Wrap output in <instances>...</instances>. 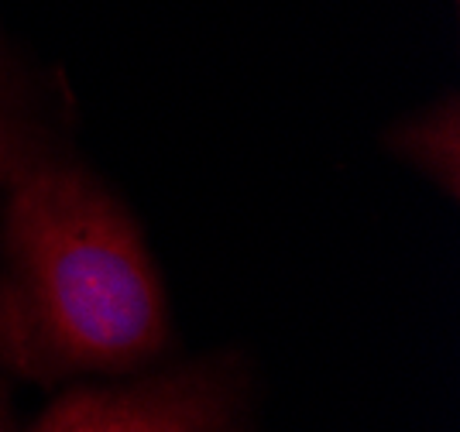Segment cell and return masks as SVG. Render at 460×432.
Returning <instances> with one entry per match:
<instances>
[{"mask_svg": "<svg viewBox=\"0 0 460 432\" xmlns=\"http://www.w3.org/2000/svg\"><path fill=\"white\" fill-rule=\"evenodd\" d=\"M0 364L39 384L131 375L169 343V302L141 230L76 165L21 154L7 179Z\"/></svg>", "mask_w": 460, "mask_h": 432, "instance_id": "1", "label": "cell"}, {"mask_svg": "<svg viewBox=\"0 0 460 432\" xmlns=\"http://www.w3.org/2000/svg\"><path fill=\"white\" fill-rule=\"evenodd\" d=\"M28 432H230L227 392L207 371L69 388Z\"/></svg>", "mask_w": 460, "mask_h": 432, "instance_id": "2", "label": "cell"}, {"mask_svg": "<svg viewBox=\"0 0 460 432\" xmlns=\"http://www.w3.org/2000/svg\"><path fill=\"white\" fill-rule=\"evenodd\" d=\"M21 154H24V148H21L18 134H14V124L7 120V113L0 107V186H7Z\"/></svg>", "mask_w": 460, "mask_h": 432, "instance_id": "3", "label": "cell"}, {"mask_svg": "<svg viewBox=\"0 0 460 432\" xmlns=\"http://www.w3.org/2000/svg\"><path fill=\"white\" fill-rule=\"evenodd\" d=\"M0 432H14V419H11V409H7L4 392H0Z\"/></svg>", "mask_w": 460, "mask_h": 432, "instance_id": "4", "label": "cell"}]
</instances>
